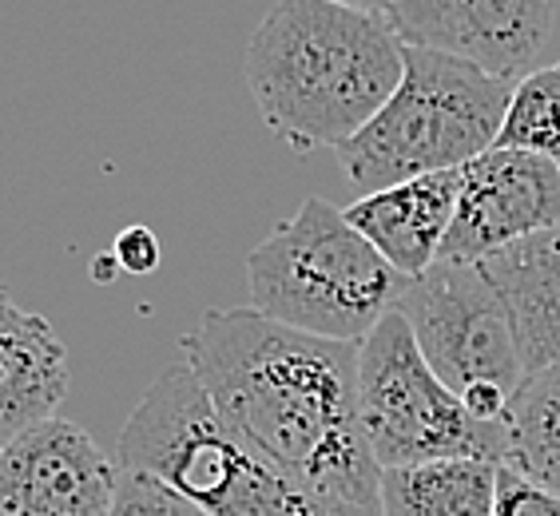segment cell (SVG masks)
I'll return each mask as SVG.
<instances>
[{"label":"cell","mask_w":560,"mask_h":516,"mask_svg":"<svg viewBox=\"0 0 560 516\" xmlns=\"http://www.w3.org/2000/svg\"><path fill=\"white\" fill-rule=\"evenodd\" d=\"M557 4L560 0H398L389 24L410 48L457 56L517 84L549 44Z\"/></svg>","instance_id":"obj_9"},{"label":"cell","mask_w":560,"mask_h":516,"mask_svg":"<svg viewBox=\"0 0 560 516\" xmlns=\"http://www.w3.org/2000/svg\"><path fill=\"white\" fill-rule=\"evenodd\" d=\"M394 310L410 322L430 370L486 425H505L525 382L505 298L481 262H433L401 279Z\"/></svg>","instance_id":"obj_7"},{"label":"cell","mask_w":560,"mask_h":516,"mask_svg":"<svg viewBox=\"0 0 560 516\" xmlns=\"http://www.w3.org/2000/svg\"><path fill=\"white\" fill-rule=\"evenodd\" d=\"M250 310L291 330L362 342L389 310L401 274L346 223L330 199H302L247 255Z\"/></svg>","instance_id":"obj_5"},{"label":"cell","mask_w":560,"mask_h":516,"mask_svg":"<svg viewBox=\"0 0 560 516\" xmlns=\"http://www.w3.org/2000/svg\"><path fill=\"white\" fill-rule=\"evenodd\" d=\"M358 409L377 469L481 457L505 461L509 430L477 421L433 374L410 322L389 310L358 342Z\"/></svg>","instance_id":"obj_6"},{"label":"cell","mask_w":560,"mask_h":516,"mask_svg":"<svg viewBox=\"0 0 560 516\" xmlns=\"http://www.w3.org/2000/svg\"><path fill=\"white\" fill-rule=\"evenodd\" d=\"M335 4H346V9H358V12H374V16H389V9H394L398 0H335Z\"/></svg>","instance_id":"obj_20"},{"label":"cell","mask_w":560,"mask_h":516,"mask_svg":"<svg viewBox=\"0 0 560 516\" xmlns=\"http://www.w3.org/2000/svg\"><path fill=\"white\" fill-rule=\"evenodd\" d=\"M401 72L406 44L389 16L335 0H279L247 44L255 108L294 151L342 148L398 92Z\"/></svg>","instance_id":"obj_2"},{"label":"cell","mask_w":560,"mask_h":516,"mask_svg":"<svg viewBox=\"0 0 560 516\" xmlns=\"http://www.w3.org/2000/svg\"><path fill=\"white\" fill-rule=\"evenodd\" d=\"M493 516H560V496L501 461L497 465Z\"/></svg>","instance_id":"obj_18"},{"label":"cell","mask_w":560,"mask_h":516,"mask_svg":"<svg viewBox=\"0 0 560 516\" xmlns=\"http://www.w3.org/2000/svg\"><path fill=\"white\" fill-rule=\"evenodd\" d=\"M119 465L75 421L48 418L0 449V516H112Z\"/></svg>","instance_id":"obj_10"},{"label":"cell","mask_w":560,"mask_h":516,"mask_svg":"<svg viewBox=\"0 0 560 516\" xmlns=\"http://www.w3.org/2000/svg\"><path fill=\"white\" fill-rule=\"evenodd\" d=\"M116 270H119L116 255H100L96 262H92V279H96V282H112V279H116Z\"/></svg>","instance_id":"obj_21"},{"label":"cell","mask_w":560,"mask_h":516,"mask_svg":"<svg viewBox=\"0 0 560 516\" xmlns=\"http://www.w3.org/2000/svg\"><path fill=\"white\" fill-rule=\"evenodd\" d=\"M497 461L453 457L382 469V516H493Z\"/></svg>","instance_id":"obj_14"},{"label":"cell","mask_w":560,"mask_h":516,"mask_svg":"<svg viewBox=\"0 0 560 516\" xmlns=\"http://www.w3.org/2000/svg\"><path fill=\"white\" fill-rule=\"evenodd\" d=\"M457 191H462V167L418 175L406 184L362 195L342 215L401 279H413L421 270H430L442 255Z\"/></svg>","instance_id":"obj_11"},{"label":"cell","mask_w":560,"mask_h":516,"mask_svg":"<svg viewBox=\"0 0 560 516\" xmlns=\"http://www.w3.org/2000/svg\"><path fill=\"white\" fill-rule=\"evenodd\" d=\"M505 430V465L560 496V362L521 382Z\"/></svg>","instance_id":"obj_15"},{"label":"cell","mask_w":560,"mask_h":516,"mask_svg":"<svg viewBox=\"0 0 560 516\" xmlns=\"http://www.w3.org/2000/svg\"><path fill=\"white\" fill-rule=\"evenodd\" d=\"M184 357L226 430L314 516H382V469L358 409V342H330L259 310H207Z\"/></svg>","instance_id":"obj_1"},{"label":"cell","mask_w":560,"mask_h":516,"mask_svg":"<svg viewBox=\"0 0 560 516\" xmlns=\"http://www.w3.org/2000/svg\"><path fill=\"white\" fill-rule=\"evenodd\" d=\"M112 255H116L119 270L124 274H151V270L160 267V238H155V231H148V226H124L116 235V247H112Z\"/></svg>","instance_id":"obj_19"},{"label":"cell","mask_w":560,"mask_h":516,"mask_svg":"<svg viewBox=\"0 0 560 516\" xmlns=\"http://www.w3.org/2000/svg\"><path fill=\"white\" fill-rule=\"evenodd\" d=\"M68 386L72 374L60 333L0 286V449L56 418Z\"/></svg>","instance_id":"obj_12"},{"label":"cell","mask_w":560,"mask_h":516,"mask_svg":"<svg viewBox=\"0 0 560 516\" xmlns=\"http://www.w3.org/2000/svg\"><path fill=\"white\" fill-rule=\"evenodd\" d=\"M119 461L207 516H314L291 484L226 430L187 362L143 389L119 433Z\"/></svg>","instance_id":"obj_4"},{"label":"cell","mask_w":560,"mask_h":516,"mask_svg":"<svg viewBox=\"0 0 560 516\" xmlns=\"http://www.w3.org/2000/svg\"><path fill=\"white\" fill-rule=\"evenodd\" d=\"M513 80L457 56L410 48L398 92L338 151L346 184L362 195L418 175L457 172L497 143Z\"/></svg>","instance_id":"obj_3"},{"label":"cell","mask_w":560,"mask_h":516,"mask_svg":"<svg viewBox=\"0 0 560 516\" xmlns=\"http://www.w3.org/2000/svg\"><path fill=\"white\" fill-rule=\"evenodd\" d=\"M493 148L533 151L560 167V64L533 68L513 84Z\"/></svg>","instance_id":"obj_16"},{"label":"cell","mask_w":560,"mask_h":516,"mask_svg":"<svg viewBox=\"0 0 560 516\" xmlns=\"http://www.w3.org/2000/svg\"><path fill=\"white\" fill-rule=\"evenodd\" d=\"M560 226V167L545 155L489 148L462 167V191L438 262H481Z\"/></svg>","instance_id":"obj_8"},{"label":"cell","mask_w":560,"mask_h":516,"mask_svg":"<svg viewBox=\"0 0 560 516\" xmlns=\"http://www.w3.org/2000/svg\"><path fill=\"white\" fill-rule=\"evenodd\" d=\"M112 516H207V513L187 505L184 496L172 493L167 484L151 481L143 473H131V469H119V489H116Z\"/></svg>","instance_id":"obj_17"},{"label":"cell","mask_w":560,"mask_h":516,"mask_svg":"<svg viewBox=\"0 0 560 516\" xmlns=\"http://www.w3.org/2000/svg\"><path fill=\"white\" fill-rule=\"evenodd\" d=\"M505 298L525 377L560 362V226L481 258Z\"/></svg>","instance_id":"obj_13"}]
</instances>
